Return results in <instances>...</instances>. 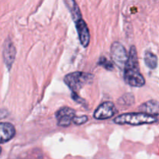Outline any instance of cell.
Segmentation results:
<instances>
[{
	"label": "cell",
	"instance_id": "cell-1",
	"mask_svg": "<svg viewBox=\"0 0 159 159\" xmlns=\"http://www.w3.org/2000/svg\"><path fill=\"white\" fill-rule=\"evenodd\" d=\"M124 81L133 87H141L145 84V80L140 72L139 62L136 48L132 46L129 52L126 65L124 66Z\"/></svg>",
	"mask_w": 159,
	"mask_h": 159
},
{
	"label": "cell",
	"instance_id": "cell-2",
	"mask_svg": "<svg viewBox=\"0 0 159 159\" xmlns=\"http://www.w3.org/2000/svg\"><path fill=\"white\" fill-rule=\"evenodd\" d=\"M113 121L116 124L120 125L127 124V125L138 126L146 124H153L158 121V118L141 113H130L119 115L115 118Z\"/></svg>",
	"mask_w": 159,
	"mask_h": 159
},
{
	"label": "cell",
	"instance_id": "cell-3",
	"mask_svg": "<svg viewBox=\"0 0 159 159\" xmlns=\"http://www.w3.org/2000/svg\"><path fill=\"white\" fill-rule=\"evenodd\" d=\"M93 75L90 73L75 71L67 75L64 79V81L68 88L72 91V93L77 94L81 89L93 82Z\"/></svg>",
	"mask_w": 159,
	"mask_h": 159
},
{
	"label": "cell",
	"instance_id": "cell-4",
	"mask_svg": "<svg viewBox=\"0 0 159 159\" xmlns=\"http://www.w3.org/2000/svg\"><path fill=\"white\" fill-rule=\"evenodd\" d=\"M111 57L114 64L120 69H124L128 54L125 48L119 42H114L111 46Z\"/></svg>",
	"mask_w": 159,
	"mask_h": 159
},
{
	"label": "cell",
	"instance_id": "cell-5",
	"mask_svg": "<svg viewBox=\"0 0 159 159\" xmlns=\"http://www.w3.org/2000/svg\"><path fill=\"white\" fill-rule=\"evenodd\" d=\"M75 116V110L67 107L61 108L55 113L57 125L60 127H68L71 125Z\"/></svg>",
	"mask_w": 159,
	"mask_h": 159
},
{
	"label": "cell",
	"instance_id": "cell-6",
	"mask_svg": "<svg viewBox=\"0 0 159 159\" xmlns=\"http://www.w3.org/2000/svg\"><path fill=\"white\" fill-rule=\"evenodd\" d=\"M116 113V109L112 102H105L96 110L94 117L96 120H107L111 118Z\"/></svg>",
	"mask_w": 159,
	"mask_h": 159
},
{
	"label": "cell",
	"instance_id": "cell-7",
	"mask_svg": "<svg viewBox=\"0 0 159 159\" xmlns=\"http://www.w3.org/2000/svg\"><path fill=\"white\" fill-rule=\"evenodd\" d=\"M75 23L76 29H77L81 43H82V46L86 48V47H88L90 41V34L86 23L82 20V18L75 20Z\"/></svg>",
	"mask_w": 159,
	"mask_h": 159
},
{
	"label": "cell",
	"instance_id": "cell-8",
	"mask_svg": "<svg viewBox=\"0 0 159 159\" xmlns=\"http://www.w3.org/2000/svg\"><path fill=\"white\" fill-rule=\"evenodd\" d=\"M16 48L10 38H7L4 43L3 49V59L7 68L10 69L15 60Z\"/></svg>",
	"mask_w": 159,
	"mask_h": 159
},
{
	"label": "cell",
	"instance_id": "cell-9",
	"mask_svg": "<svg viewBox=\"0 0 159 159\" xmlns=\"http://www.w3.org/2000/svg\"><path fill=\"white\" fill-rule=\"evenodd\" d=\"M16 134V129L9 123H0V144L10 141Z\"/></svg>",
	"mask_w": 159,
	"mask_h": 159
},
{
	"label": "cell",
	"instance_id": "cell-10",
	"mask_svg": "<svg viewBox=\"0 0 159 159\" xmlns=\"http://www.w3.org/2000/svg\"><path fill=\"white\" fill-rule=\"evenodd\" d=\"M138 110L141 111L140 113L157 117L158 115V102L156 100L148 101L141 104Z\"/></svg>",
	"mask_w": 159,
	"mask_h": 159
},
{
	"label": "cell",
	"instance_id": "cell-11",
	"mask_svg": "<svg viewBox=\"0 0 159 159\" xmlns=\"http://www.w3.org/2000/svg\"><path fill=\"white\" fill-rule=\"evenodd\" d=\"M65 2L68 7V9H69L74 21L82 18V14H81L80 9H79V6H78L77 3L75 2L72 0V1H65Z\"/></svg>",
	"mask_w": 159,
	"mask_h": 159
},
{
	"label": "cell",
	"instance_id": "cell-12",
	"mask_svg": "<svg viewBox=\"0 0 159 159\" xmlns=\"http://www.w3.org/2000/svg\"><path fill=\"white\" fill-rule=\"evenodd\" d=\"M144 62L151 69H155L158 65V57L151 51H147L144 54Z\"/></svg>",
	"mask_w": 159,
	"mask_h": 159
},
{
	"label": "cell",
	"instance_id": "cell-13",
	"mask_svg": "<svg viewBox=\"0 0 159 159\" xmlns=\"http://www.w3.org/2000/svg\"><path fill=\"white\" fill-rule=\"evenodd\" d=\"M98 64H99V65H101V66L103 67L104 68H106V69L110 70V71L113 70V68H114L113 64L112 63L111 61H109L107 57H104V56H102V57L99 58Z\"/></svg>",
	"mask_w": 159,
	"mask_h": 159
},
{
	"label": "cell",
	"instance_id": "cell-14",
	"mask_svg": "<svg viewBox=\"0 0 159 159\" xmlns=\"http://www.w3.org/2000/svg\"><path fill=\"white\" fill-rule=\"evenodd\" d=\"M89 118L87 116H75L73 118L72 122L76 125H82L88 121Z\"/></svg>",
	"mask_w": 159,
	"mask_h": 159
},
{
	"label": "cell",
	"instance_id": "cell-15",
	"mask_svg": "<svg viewBox=\"0 0 159 159\" xmlns=\"http://www.w3.org/2000/svg\"><path fill=\"white\" fill-rule=\"evenodd\" d=\"M1 152H2V149H1V148H0V154H1Z\"/></svg>",
	"mask_w": 159,
	"mask_h": 159
}]
</instances>
